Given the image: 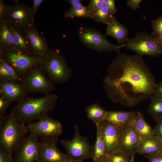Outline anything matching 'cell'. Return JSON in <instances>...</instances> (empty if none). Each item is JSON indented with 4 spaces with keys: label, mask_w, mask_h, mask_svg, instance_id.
Here are the masks:
<instances>
[{
    "label": "cell",
    "mask_w": 162,
    "mask_h": 162,
    "mask_svg": "<svg viewBox=\"0 0 162 162\" xmlns=\"http://www.w3.org/2000/svg\"><path fill=\"white\" fill-rule=\"evenodd\" d=\"M118 54L107 69L104 88L113 103L132 108L151 98L156 83L142 56Z\"/></svg>",
    "instance_id": "1"
},
{
    "label": "cell",
    "mask_w": 162,
    "mask_h": 162,
    "mask_svg": "<svg viewBox=\"0 0 162 162\" xmlns=\"http://www.w3.org/2000/svg\"><path fill=\"white\" fill-rule=\"evenodd\" d=\"M58 98L57 94L51 93L39 98L26 97L17 102L12 111L22 122L29 123L53 111Z\"/></svg>",
    "instance_id": "2"
},
{
    "label": "cell",
    "mask_w": 162,
    "mask_h": 162,
    "mask_svg": "<svg viewBox=\"0 0 162 162\" xmlns=\"http://www.w3.org/2000/svg\"><path fill=\"white\" fill-rule=\"evenodd\" d=\"M29 131L27 126L11 111L7 115H0V146L12 155L20 146Z\"/></svg>",
    "instance_id": "3"
},
{
    "label": "cell",
    "mask_w": 162,
    "mask_h": 162,
    "mask_svg": "<svg viewBox=\"0 0 162 162\" xmlns=\"http://www.w3.org/2000/svg\"><path fill=\"white\" fill-rule=\"evenodd\" d=\"M54 84H61L68 81L73 71L64 56L58 51L50 50L39 65Z\"/></svg>",
    "instance_id": "4"
},
{
    "label": "cell",
    "mask_w": 162,
    "mask_h": 162,
    "mask_svg": "<svg viewBox=\"0 0 162 162\" xmlns=\"http://www.w3.org/2000/svg\"><path fill=\"white\" fill-rule=\"evenodd\" d=\"M80 41L88 47L100 52L115 51L119 52L124 45L118 46L108 41L105 35L93 28L82 26L78 31Z\"/></svg>",
    "instance_id": "5"
},
{
    "label": "cell",
    "mask_w": 162,
    "mask_h": 162,
    "mask_svg": "<svg viewBox=\"0 0 162 162\" xmlns=\"http://www.w3.org/2000/svg\"><path fill=\"white\" fill-rule=\"evenodd\" d=\"M28 92L50 94L55 89L54 84L48 78L39 65L29 70L21 79Z\"/></svg>",
    "instance_id": "6"
},
{
    "label": "cell",
    "mask_w": 162,
    "mask_h": 162,
    "mask_svg": "<svg viewBox=\"0 0 162 162\" xmlns=\"http://www.w3.org/2000/svg\"><path fill=\"white\" fill-rule=\"evenodd\" d=\"M0 58L4 60L14 70L21 79L29 70L35 66L40 65L43 60L15 49L0 50Z\"/></svg>",
    "instance_id": "7"
},
{
    "label": "cell",
    "mask_w": 162,
    "mask_h": 162,
    "mask_svg": "<svg viewBox=\"0 0 162 162\" xmlns=\"http://www.w3.org/2000/svg\"><path fill=\"white\" fill-rule=\"evenodd\" d=\"M124 45L127 49L133 50L142 56L157 57L162 55V45L158 43L151 34L145 31L137 33L129 39Z\"/></svg>",
    "instance_id": "8"
},
{
    "label": "cell",
    "mask_w": 162,
    "mask_h": 162,
    "mask_svg": "<svg viewBox=\"0 0 162 162\" xmlns=\"http://www.w3.org/2000/svg\"><path fill=\"white\" fill-rule=\"evenodd\" d=\"M74 136L71 140H62L60 142L67 151V155L70 160L83 161L92 159V146L87 137L80 134L78 127L74 126Z\"/></svg>",
    "instance_id": "9"
},
{
    "label": "cell",
    "mask_w": 162,
    "mask_h": 162,
    "mask_svg": "<svg viewBox=\"0 0 162 162\" xmlns=\"http://www.w3.org/2000/svg\"><path fill=\"white\" fill-rule=\"evenodd\" d=\"M30 133L41 140L58 138L63 132L62 123L46 116L35 122L28 123L27 125Z\"/></svg>",
    "instance_id": "10"
},
{
    "label": "cell",
    "mask_w": 162,
    "mask_h": 162,
    "mask_svg": "<svg viewBox=\"0 0 162 162\" xmlns=\"http://www.w3.org/2000/svg\"><path fill=\"white\" fill-rule=\"evenodd\" d=\"M4 20L18 29H22L34 23L31 7L20 3L18 0L7 8Z\"/></svg>",
    "instance_id": "11"
},
{
    "label": "cell",
    "mask_w": 162,
    "mask_h": 162,
    "mask_svg": "<svg viewBox=\"0 0 162 162\" xmlns=\"http://www.w3.org/2000/svg\"><path fill=\"white\" fill-rule=\"evenodd\" d=\"M100 128L107 155L120 150L124 129L106 120L101 124Z\"/></svg>",
    "instance_id": "12"
},
{
    "label": "cell",
    "mask_w": 162,
    "mask_h": 162,
    "mask_svg": "<svg viewBox=\"0 0 162 162\" xmlns=\"http://www.w3.org/2000/svg\"><path fill=\"white\" fill-rule=\"evenodd\" d=\"M38 139L30 133L26 137L14 153L13 162L36 161L41 146V141H38Z\"/></svg>",
    "instance_id": "13"
},
{
    "label": "cell",
    "mask_w": 162,
    "mask_h": 162,
    "mask_svg": "<svg viewBox=\"0 0 162 162\" xmlns=\"http://www.w3.org/2000/svg\"><path fill=\"white\" fill-rule=\"evenodd\" d=\"M58 138L41 140L36 162H68L70 159L57 146Z\"/></svg>",
    "instance_id": "14"
},
{
    "label": "cell",
    "mask_w": 162,
    "mask_h": 162,
    "mask_svg": "<svg viewBox=\"0 0 162 162\" xmlns=\"http://www.w3.org/2000/svg\"><path fill=\"white\" fill-rule=\"evenodd\" d=\"M28 93L24 84L19 80H0V95L10 105L26 97Z\"/></svg>",
    "instance_id": "15"
},
{
    "label": "cell",
    "mask_w": 162,
    "mask_h": 162,
    "mask_svg": "<svg viewBox=\"0 0 162 162\" xmlns=\"http://www.w3.org/2000/svg\"><path fill=\"white\" fill-rule=\"evenodd\" d=\"M34 56L43 59L50 50L45 38L38 31L34 23L22 29Z\"/></svg>",
    "instance_id": "16"
},
{
    "label": "cell",
    "mask_w": 162,
    "mask_h": 162,
    "mask_svg": "<svg viewBox=\"0 0 162 162\" xmlns=\"http://www.w3.org/2000/svg\"><path fill=\"white\" fill-rule=\"evenodd\" d=\"M107 25L105 36L110 35L116 39L118 46L124 45L129 39L128 28L118 21L114 16Z\"/></svg>",
    "instance_id": "17"
},
{
    "label": "cell",
    "mask_w": 162,
    "mask_h": 162,
    "mask_svg": "<svg viewBox=\"0 0 162 162\" xmlns=\"http://www.w3.org/2000/svg\"><path fill=\"white\" fill-rule=\"evenodd\" d=\"M134 122L128 125L124 129L120 149L129 155H131L135 152L140 140L134 127Z\"/></svg>",
    "instance_id": "18"
},
{
    "label": "cell",
    "mask_w": 162,
    "mask_h": 162,
    "mask_svg": "<svg viewBox=\"0 0 162 162\" xmlns=\"http://www.w3.org/2000/svg\"><path fill=\"white\" fill-rule=\"evenodd\" d=\"M135 111H108L105 120L124 129L133 123L136 115Z\"/></svg>",
    "instance_id": "19"
},
{
    "label": "cell",
    "mask_w": 162,
    "mask_h": 162,
    "mask_svg": "<svg viewBox=\"0 0 162 162\" xmlns=\"http://www.w3.org/2000/svg\"><path fill=\"white\" fill-rule=\"evenodd\" d=\"M8 24L12 35L15 49L25 54L33 56L23 30L18 29L9 24Z\"/></svg>",
    "instance_id": "20"
},
{
    "label": "cell",
    "mask_w": 162,
    "mask_h": 162,
    "mask_svg": "<svg viewBox=\"0 0 162 162\" xmlns=\"http://www.w3.org/2000/svg\"><path fill=\"white\" fill-rule=\"evenodd\" d=\"M162 141L155 136L140 140L135 150L139 154H150L157 153Z\"/></svg>",
    "instance_id": "21"
},
{
    "label": "cell",
    "mask_w": 162,
    "mask_h": 162,
    "mask_svg": "<svg viewBox=\"0 0 162 162\" xmlns=\"http://www.w3.org/2000/svg\"><path fill=\"white\" fill-rule=\"evenodd\" d=\"M133 125L140 140L154 136L153 129L147 122L140 111L136 112Z\"/></svg>",
    "instance_id": "22"
},
{
    "label": "cell",
    "mask_w": 162,
    "mask_h": 162,
    "mask_svg": "<svg viewBox=\"0 0 162 162\" xmlns=\"http://www.w3.org/2000/svg\"><path fill=\"white\" fill-rule=\"evenodd\" d=\"M101 124H95L97 129L96 137L95 144L92 146V160L106 158L107 155L101 130Z\"/></svg>",
    "instance_id": "23"
},
{
    "label": "cell",
    "mask_w": 162,
    "mask_h": 162,
    "mask_svg": "<svg viewBox=\"0 0 162 162\" xmlns=\"http://www.w3.org/2000/svg\"><path fill=\"white\" fill-rule=\"evenodd\" d=\"M15 49L12 34L8 24L4 20L0 21V50Z\"/></svg>",
    "instance_id": "24"
},
{
    "label": "cell",
    "mask_w": 162,
    "mask_h": 162,
    "mask_svg": "<svg viewBox=\"0 0 162 162\" xmlns=\"http://www.w3.org/2000/svg\"><path fill=\"white\" fill-rule=\"evenodd\" d=\"M88 118L95 124H101L105 120L108 111L105 110L98 103L87 106L85 109Z\"/></svg>",
    "instance_id": "25"
},
{
    "label": "cell",
    "mask_w": 162,
    "mask_h": 162,
    "mask_svg": "<svg viewBox=\"0 0 162 162\" xmlns=\"http://www.w3.org/2000/svg\"><path fill=\"white\" fill-rule=\"evenodd\" d=\"M92 13L87 6H85L82 4L75 6H71L63 15L65 18L74 17L86 18H91Z\"/></svg>",
    "instance_id": "26"
},
{
    "label": "cell",
    "mask_w": 162,
    "mask_h": 162,
    "mask_svg": "<svg viewBox=\"0 0 162 162\" xmlns=\"http://www.w3.org/2000/svg\"><path fill=\"white\" fill-rule=\"evenodd\" d=\"M150 99L151 102L148 112L151 117L158 122L162 119V101L154 94Z\"/></svg>",
    "instance_id": "27"
},
{
    "label": "cell",
    "mask_w": 162,
    "mask_h": 162,
    "mask_svg": "<svg viewBox=\"0 0 162 162\" xmlns=\"http://www.w3.org/2000/svg\"><path fill=\"white\" fill-rule=\"evenodd\" d=\"M0 80L21 81L14 70L4 60L0 58Z\"/></svg>",
    "instance_id": "28"
},
{
    "label": "cell",
    "mask_w": 162,
    "mask_h": 162,
    "mask_svg": "<svg viewBox=\"0 0 162 162\" xmlns=\"http://www.w3.org/2000/svg\"><path fill=\"white\" fill-rule=\"evenodd\" d=\"M113 16L104 5L96 12L92 14L91 18L95 21L107 25Z\"/></svg>",
    "instance_id": "29"
},
{
    "label": "cell",
    "mask_w": 162,
    "mask_h": 162,
    "mask_svg": "<svg viewBox=\"0 0 162 162\" xmlns=\"http://www.w3.org/2000/svg\"><path fill=\"white\" fill-rule=\"evenodd\" d=\"M130 155L119 150L107 154L106 158L110 162H130L131 158Z\"/></svg>",
    "instance_id": "30"
},
{
    "label": "cell",
    "mask_w": 162,
    "mask_h": 162,
    "mask_svg": "<svg viewBox=\"0 0 162 162\" xmlns=\"http://www.w3.org/2000/svg\"><path fill=\"white\" fill-rule=\"evenodd\" d=\"M152 37L162 36V15L152 20Z\"/></svg>",
    "instance_id": "31"
},
{
    "label": "cell",
    "mask_w": 162,
    "mask_h": 162,
    "mask_svg": "<svg viewBox=\"0 0 162 162\" xmlns=\"http://www.w3.org/2000/svg\"><path fill=\"white\" fill-rule=\"evenodd\" d=\"M104 6V0H91L87 6L92 14L99 10Z\"/></svg>",
    "instance_id": "32"
},
{
    "label": "cell",
    "mask_w": 162,
    "mask_h": 162,
    "mask_svg": "<svg viewBox=\"0 0 162 162\" xmlns=\"http://www.w3.org/2000/svg\"><path fill=\"white\" fill-rule=\"evenodd\" d=\"M104 5L108 9L112 16L117 11L114 0H104Z\"/></svg>",
    "instance_id": "33"
},
{
    "label": "cell",
    "mask_w": 162,
    "mask_h": 162,
    "mask_svg": "<svg viewBox=\"0 0 162 162\" xmlns=\"http://www.w3.org/2000/svg\"><path fill=\"white\" fill-rule=\"evenodd\" d=\"M0 162H13L12 155L7 153L0 146Z\"/></svg>",
    "instance_id": "34"
},
{
    "label": "cell",
    "mask_w": 162,
    "mask_h": 162,
    "mask_svg": "<svg viewBox=\"0 0 162 162\" xmlns=\"http://www.w3.org/2000/svg\"><path fill=\"white\" fill-rule=\"evenodd\" d=\"M153 129L154 136L162 141V119L158 120Z\"/></svg>",
    "instance_id": "35"
},
{
    "label": "cell",
    "mask_w": 162,
    "mask_h": 162,
    "mask_svg": "<svg viewBox=\"0 0 162 162\" xmlns=\"http://www.w3.org/2000/svg\"><path fill=\"white\" fill-rule=\"evenodd\" d=\"M10 104L3 97H0V115H4Z\"/></svg>",
    "instance_id": "36"
},
{
    "label": "cell",
    "mask_w": 162,
    "mask_h": 162,
    "mask_svg": "<svg viewBox=\"0 0 162 162\" xmlns=\"http://www.w3.org/2000/svg\"><path fill=\"white\" fill-rule=\"evenodd\" d=\"M142 1V0H128L126 5L132 9L136 10L139 8L140 4Z\"/></svg>",
    "instance_id": "37"
},
{
    "label": "cell",
    "mask_w": 162,
    "mask_h": 162,
    "mask_svg": "<svg viewBox=\"0 0 162 162\" xmlns=\"http://www.w3.org/2000/svg\"><path fill=\"white\" fill-rule=\"evenodd\" d=\"M145 157L150 162H162V155L158 153L146 155Z\"/></svg>",
    "instance_id": "38"
},
{
    "label": "cell",
    "mask_w": 162,
    "mask_h": 162,
    "mask_svg": "<svg viewBox=\"0 0 162 162\" xmlns=\"http://www.w3.org/2000/svg\"><path fill=\"white\" fill-rule=\"evenodd\" d=\"M8 6L3 0H0V21L4 20L5 13Z\"/></svg>",
    "instance_id": "39"
},
{
    "label": "cell",
    "mask_w": 162,
    "mask_h": 162,
    "mask_svg": "<svg viewBox=\"0 0 162 162\" xmlns=\"http://www.w3.org/2000/svg\"><path fill=\"white\" fill-rule=\"evenodd\" d=\"M154 94L162 101V81L156 83Z\"/></svg>",
    "instance_id": "40"
},
{
    "label": "cell",
    "mask_w": 162,
    "mask_h": 162,
    "mask_svg": "<svg viewBox=\"0 0 162 162\" xmlns=\"http://www.w3.org/2000/svg\"><path fill=\"white\" fill-rule=\"evenodd\" d=\"M44 1L43 0H33L32 6L31 7V10L32 16L34 19L37 10Z\"/></svg>",
    "instance_id": "41"
},
{
    "label": "cell",
    "mask_w": 162,
    "mask_h": 162,
    "mask_svg": "<svg viewBox=\"0 0 162 162\" xmlns=\"http://www.w3.org/2000/svg\"><path fill=\"white\" fill-rule=\"evenodd\" d=\"M66 1L70 4L71 6H75L82 4V1L80 0H67Z\"/></svg>",
    "instance_id": "42"
},
{
    "label": "cell",
    "mask_w": 162,
    "mask_h": 162,
    "mask_svg": "<svg viewBox=\"0 0 162 162\" xmlns=\"http://www.w3.org/2000/svg\"><path fill=\"white\" fill-rule=\"evenodd\" d=\"M153 37L158 43L162 45V36Z\"/></svg>",
    "instance_id": "43"
},
{
    "label": "cell",
    "mask_w": 162,
    "mask_h": 162,
    "mask_svg": "<svg viewBox=\"0 0 162 162\" xmlns=\"http://www.w3.org/2000/svg\"><path fill=\"white\" fill-rule=\"evenodd\" d=\"M110 162L106 158L104 159L96 160H92V162Z\"/></svg>",
    "instance_id": "44"
},
{
    "label": "cell",
    "mask_w": 162,
    "mask_h": 162,
    "mask_svg": "<svg viewBox=\"0 0 162 162\" xmlns=\"http://www.w3.org/2000/svg\"><path fill=\"white\" fill-rule=\"evenodd\" d=\"M157 153L162 155V141L160 147Z\"/></svg>",
    "instance_id": "45"
},
{
    "label": "cell",
    "mask_w": 162,
    "mask_h": 162,
    "mask_svg": "<svg viewBox=\"0 0 162 162\" xmlns=\"http://www.w3.org/2000/svg\"><path fill=\"white\" fill-rule=\"evenodd\" d=\"M135 153H136V152H134L132 154L131 159L130 162H133V161L134 160V157L135 154Z\"/></svg>",
    "instance_id": "46"
},
{
    "label": "cell",
    "mask_w": 162,
    "mask_h": 162,
    "mask_svg": "<svg viewBox=\"0 0 162 162\" xmlns=\"http://www.w3.org/2000/svg\"><path fill=\"white\" fill-rule=\"evenodd\" d=\"M68 162H83V161L70 160Z\"/></svg>",
    "instance_id": "47"
},
{
    "label": "cell",
    "mask_w": 162,
    "mask_h": 162,
    "mask_svg": "<svg viewBox=\"0 0 162 162\" xmlns=\"http://www.w3.org/2000/svg\"><path fill=\"white\" fill-rule=\"evenodd\" d=\"M133 162H134V160L133 161Z\"/></svg>",
    "instance_id": "48"
}]
</instances>
